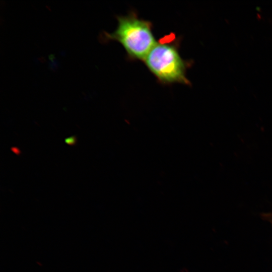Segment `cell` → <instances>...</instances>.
<instances>
[{
    "instance_id": "1",
    "label": "cell",
    "mask_w": 272,
    "mask_h": 272,
    "mask_svg": "<svg viewBox=\"0 0 272 272\" xmlns=\"http://www.w3.org/2000/svg\"><path fill=\"white\" fill-rule=\"evenodd\" d=\"M118 26L108 38L118 41L131 59L144 60L156 41L152 31V24L140 19L134 12L117 17Z\"/></svg>"
},
{
    "instance_id": "2",
    "label": "cell",
    "mask_w": 272,
    "mask_h": 272,
    "mask_svg": "<svg viewBox=\"0 0 272 272\" xmlns=\"http://www.w3.org/2000/svg\"><path fill=\"white\" fill-rule=\"evenodd\" d=\"M178 45L177 40L161 39L144 60L149 71L161 83L190 84L186 76L189 63L181 58Z\"/></svg>"
},
{
    "instance_id": "3",
    "label": "cell",
    "mask_w": 272,
    "mask_h": 272,
    "mask_svg": "<svg viewBox=\"0 0 272 272\" xmlns=\"http://www.w3.org/2000/svg\"><path fill=\"white\" fill-rule=\"evenodd\" d=\"M65 142L69 145H74L76 143V137L75 136H71L65 139Z\"/></svg>"
},
{
    "instance_id": "4",
    "label": "cell",
    "mask_w": 272,
    "mask_h": 272,
    "mask_svg": "<svg viewBox=\"0 0 272 272\" xmlns=\"http://www.w3.org/2000/svg\"><path fill=\"white\" fill-rule=\"evenodd\" d=\"M11 150L17 155H19L20 153V150L16 147H12Z\"/></svg>"
}]
</instances>
